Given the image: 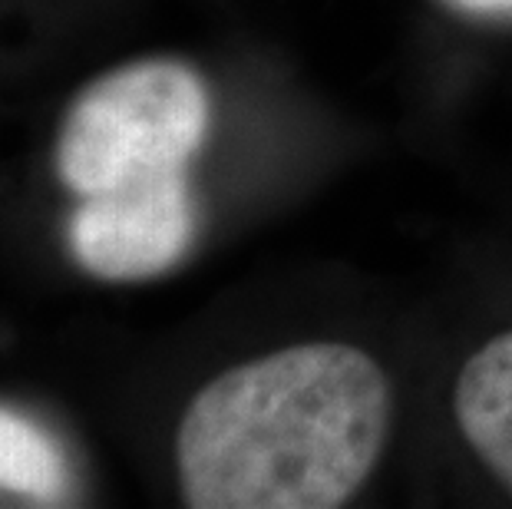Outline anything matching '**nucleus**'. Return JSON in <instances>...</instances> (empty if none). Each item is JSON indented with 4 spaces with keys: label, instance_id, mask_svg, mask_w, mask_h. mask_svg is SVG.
Segmentation results:
<instances>
[{
    "label": "nucleus",
    "instance_id": "nucleus-1",
    "mask_svg": "<svg viewBox=\"0 0 512 509\" xmlns=\"http://www.w3.org/2000/svg\"><path fill=\"white\" fill-rule=\"evenodd\" d=\"M390 387L337 341L294 344L212 377L176 430L182 500L195 509H331L384 450Z\"/></svg>",
    "mask_w": 512,
    "mask_h": 509
},
{
    "label": "nucleus",
    "instance_id": "nucleus-2",
    "mask_svg": "<svg viewBox=\"0 0 512 509\" xmlns=\"http://www.w3.org/2000/svg\"><path fill=\"white\" fill-rule=\"evenodd\" d=\"M209 133V90L189 63H123L73 96L53 143L63 189L90 199L189 172Z\"/></svg>",
    "mask_w": 512,
    "mask_h": 509
},
{
    "label": "nucleus",
    "instance_id": "nucleus-3",
    "mask_svg": "<svg viewBox=\"0 0 512 509\" xmlns=\"http://www.w3.org/2000/svg\"><path fill=\"white\" fill-rule=\"evenodd\" d=\"M199 209L189 172L80 199L67 242L76 265L103 281H143L169 272L192 248Z\"/></svg>",
    "mask_w": 512,
    "mask_h": 509
},
{
    "label": "nucleus",
    "instance_id": "nucleus-4",
    "mask_svg": "<svg viewBox=\"0 0 512 509\" xmlns=\"http://www.w3.org/2000/svg\"><path fill=\"white\" fill-rule=\"evenodd\" d=\"M453 407L476 457L512 493V331L486 341L463 364Z\"/></svg>",
    "mask_w": 512,
    "mask_h": 509
},
{
    "label": "nucleus",
    "instance_id": "nucleus-5",
    "mask_svg": "<svg viewBox=\"0 0 512 509\" xmlns=\"http://www.w3.org/2000/svg\"><path fill=\"white\" fill-rule=\"evenodd\" d=\"M0 490L34 503H60L70 493V463L57 437L4 404H0Z\"/></svg>",
    "mask_w": 512,
    "mask_h": 509
},
{
    "label": "nucleus",
    "instance_id": "nucleus-6",
    "mask_svg": "<svg viewBox=\"0 0 512 509\" xmlns=\"http://www.w3.org/2000/svg\"><path fill=\"white\" fill-rule=\"evenodd\" d=\"M450 4L479 17H512V0H450Z\"/></svg>",
    "mask_w": 512,
    "mask_h": 509
}]
</instances>
